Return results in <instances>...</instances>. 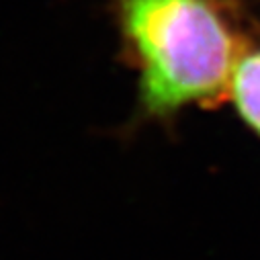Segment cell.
<instances>
[{"label": "cell", "mask_w": 260, "mask_h": 260, "mask_svg": "<svg viewBox=\"0 0 260 260\" xmlns=\"http://www.w3.org/2000/svg\"><path fill=\"white\" fill-rule=\"evenodd\" d=\"M142 70V105L166 115L230 90L240 39L213 0H117Z\"/></svg>", "instance_id": "cell-1"}, {"label": "cell", "mask_w": 260, "mask_h": 260, "mask_svg": "<svg viewBox=\"0 0 260 260\" xmlns=\"http://www.w3.org/2000/svg\"><path fill=\"white\" fill-rule=\"evenodd\" d=\"M230 92L242 119L260 134V51L240 57Z\"/></svg>", "instance_id": "cell-2"}]
</instances>
